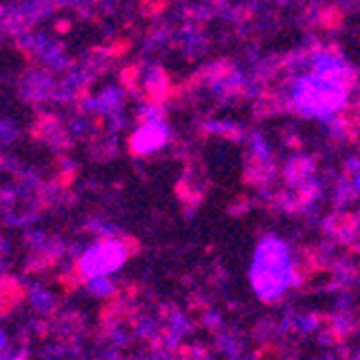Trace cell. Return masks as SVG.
Segmentation results:
<instances>
[{
    "label": "cell",
    "instance_id": "cell-2",
    "mask_svg": "<svg viewBox=\"0 0 360 360\" xmlns=\"http://www.w3.org/2000/svg\"><path fill=\"white\" fill-rule=\"evenodd\" d=\"M292 279V264L288 246L279 238H266L259 242L253 264H250V281L259 299H277Z\"/></svg>",
    "mask_w": 360,
    "mask_h": 360
},
{
    "label": "cell",
    "instance_id": "cell-3",
    "mask_svg": "<svg viewBox=\"0 0 360 360\" xmlns=\"http://www.w3.org/2000/svg\"><path fill=\"white\" fill-rule=\"evenodd\" d=\"M125 257H128V253H125L123 244L101 242L86 250V255L82 257V273L90 279L108 277L125 262Z\"/></svg>",
    "mask_w": 360,
    "mask_h": 360
},
{
    "label": "cell",
    "instance_id": "cell-4",
    "mask_svg": "<svg viewBox=\"0 0 360 360\" xmlns=\"http://www.w3.org/2000/svg\"><path fill=\"white\" fill-rule=\"evenodd\" d=\"M167 139V130L163 123L158 121H150L148 125H143V128L132 136V148L136 154H146V152H152L156 148H160Z\"/></svg>",
    "mask_w": 360,
    "mask_h": 360
},
{
    "label": "cell",
    "instance_id": "cell-1",
    "mask_svg": "<svg viewBox=\"0 0 360 360\" xmlns=\"http://www.w3.org/2000/svg\"><path fill=\"white\" fill-rule=\"evenodd\" d=\"M347 86L343 62L334 58H323L314 70L305 75L295 88V103L305 115H330L345 103Z\"/></svg>",
    "mask_w": 360,
    "mask_h": 360
}]
</instances>
